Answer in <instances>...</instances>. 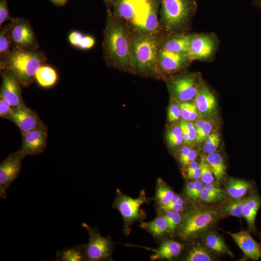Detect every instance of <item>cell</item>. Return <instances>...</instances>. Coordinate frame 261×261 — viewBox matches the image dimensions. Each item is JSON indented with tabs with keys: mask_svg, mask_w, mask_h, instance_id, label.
Wrapping results in <instances>:
<instances>
[{
	"mask_svg": "<svg viewBox=\"0 0 261 261\" xmlns=\"http://www.w3.org/2000/svg\"><path fill=\"white\" fill-rule=\"evenodd\" d=\"M218 44L219 40L213 33H192L188 55L192 61H212Z\"/></svg>",
	"mask_w": 261,
	"mask_h": 261,
	"instance_id": "8",
	"label": "cell"
},
{
	"mask_svg": "<svg viewBox=\"0 0 261 261\" xmlns=\"http://www.w3.org/2000/svg\"><path fill=\"white\" fill-rule=\"evenodd\" d=\"M203 188L209 192L219 197L222 200L224 198V195L222 189L215 186L212 183L204 184L203 185Z\"/></svg>",
	"mask_w": 261,
	"mask_h": 261,
	"instance_id": "46",
	"label": "cell"
},
{
	"mask_svg": "<svg viewBox=\"0 0 261 261\" xmlns=\"http://www.w3.org/2000/svg\"><path fill=\"white\" fill-rule=\"evenodd\" d=\"M245 200V199H237L229 203L222 210V216L241 218Z\"/></svg>",
	"mask_w": 261,
	"mask_h": 261,
	"instance_id": "33",
	"label": "cell"
},
{
	"mask_svg": "<svg viewBox=\"0 0 261 261\" xmlns=\"http://www.w3.org/2000/svg\"><path fill=\"white\" fill-rule=\"evenodd\" d=\"M203 241L205 245L214 251L220 254L233 256L223 239L217 233L211 232L207 233Z\"/></svg>",
	"mask_w": 261,
	"mask_h": 261,
	"instance_id": "24",
	"label": "cell"
},
{
	"mask_svg": "<svg viewBox=\"0 0 261 261\" xmlns=\"http://www.w3.org/2000/svg\"><path fill=\"white\" fill-rule=\"evenodd\" d=\"M95 42V39L92 36L84 35L79 49L82 50L90 49L94 46Z\"/></svg>",
	"mask_w": 261,
	"mask_h": 261,
	"instance_id": "47",
	"label": "cell"
},
{
	"mask_svg": "<svg viewBox=\"0 0 261 261\" xmlns=\"http://www.w3.org/2000/svg\"><path fill=\"white\" fill-rule=\"evenodd\" d=\"M183 246L179 242L169 239L165 240L156 250H153L154 254L151 259L170 260L178 256Z\"/></svg>",
	"mask_w": 261,
	"mask_h": 261,
	"instance_id": "21",
	"label": "cell"
},
{
	"mask_svg": "<svg viewBox=\"0 0 261 261\" xmlns=\"http://www.w3.org/2000/svg\"><path fill=\"white\" fill-rule=\"evenodd\" d=\"M191 34L177 33L164 35L160 49L176 53L188 55Z\"/></svg>",
	"mask_w": 261,
	"mask_h": 261,
	"instance_id": "17",
	"label": "cell"
},
{
	"mask_svg": "<svg viewBox=\"0 0 261 261\" xmlns=\"http://www.w3.org/2000/svg\"><path fill=\"white\" fill-rule=\"evenodd\" d=\"M220 138L216 132L211 133L205 140L203 150L207 154L216 152L220 143Z\"/></svg>",
	"mask_w": 261,
	"mask_h": 261,
	"instance_id": "35",
	"label": "cell"
},
{
	"mask_svg": "<svg viewBox=\"0 0 261 261\" xmlns=\"http://www.w3.org/2000/svg\"><path fill=\"white\" fill-rule=\"evenodd\" d=\"M160 0L146 1L129 25L133 33L144 35L160 34L162 31L158 18Z\"/></svg>",
	"mask_w": 261,
	"mask_h": 261,
	"instance_id": "7",
	"label": "cell"
},
{
	"mask_svg": "<svg viewBox=\"0 0 261 261\" xmlns=\"http://www.w3.org/2000/svg\"><path fill=\"white\" fill-rule=\"evenodd\" d=\"M193 185H194V182H189L187 184L186 188H185V192H186V194L187 196L188 195V194L191 191L193 188Z\"/></svg>",
	"mask_w": 261,
	"mask_h": 261,
	"instance_id": "52",
	"label": "cell"
},
{
	"mask_svg": "<svg viewBox=\"0 0 261 261\" xmlns=\"http://www.w3.org/2000/svg\"><path fill=\"white\" fill-rule=\"evenodd\" d=\"M203 182L199 179H196L194 182V185L190 192L187 197L192 200H196L200 196L203 188Z\"/></svg>",
	"mask_w": 261,
	"mask_h": 261,
	"instance_id": "41",
	"label": "cell"
},
{
	"mask_svg": "<svg viewBox=\"0 0 261 261\" xmlns=\"http://www.w3.org/2000/svg\"><path fill=\"white\" fill-rule=\"evenodd\" d=\"M145 0L149 1V0Z\"/></svg>",
	"mask_w": 261,
	"mask_h": 261,
	"instance_id": "56",
	"label": "cell"
},
{
	"mask_svg": "<svg viewBox=\"0 0 261 261\" xmlns=\"http://www.w3.org/2000/svg\"><path fill=\"white\" fill-rule=\"evenodd\" d=\"M146 2L145 0H116L113 15L129 23L134 18Z\"/></svg>",
	"mask_w": 261,
	"mask_h": 261,
	"instance_id": "19",
	"label": "cell"
},
{
	"mask_svg": "<svg viewBox=\"0 0 261 261\" xmlns=\"http://www.w3.org/2000/svg\"><path fill=\"white\" fill-rule=\"evenodd\" d=\"M200 167L201 178L203 183L204 184L213 183L214 180L213 174L204 157H202Z\"/></svg>",
	"mask_w": 261,
	"mask_h": 261,
	"instance_id": "37",
	"label": "cell"
},
{
	"mask_svg": "<svg viewBox=\"0 0 261 261\" xmlns=\"http://www.w3.org/2000/svg\"><path fill=\"white\" fill-rule=\"evenodd\" d=\"M244 254L252 260L261 257V248L249 232L241 231L236 233H229Z\"/></svg>",
	"mask_w": 261,
	"mask_h": 261,
	"instance_id": "18",
	"label": "cell"
},
{
	"mask_svg": "<svg viewBox=\"0 0 261 261\" xmlns=\"http://www.w3.org/2000/svg\"><path fill=\"white\" fill-rule=\"evenodd\" d=\"M175 195L174 191L161 179L157 181L155 198L160 205L169 203Z\"/></svg>",
	"mask_w": 261,
	"mask_h": 261,
	"instance_id": "28",
	"label": "cell"
},
{
	"mask_svg": "<svg viewBox=\"0 0 261 261\" xmlns=\"http://www.w3.org/2000/svg\"><path fill=\"white\" fill-rule=\"evenodd\" d=\"M20 84L12 72L5 70L3 72L0 96L8 101L13 108L24 104Z\"/></svg>",
	"mask_w": 261,
	"mask_h": 261,
	"instance_id": "14",
	"label": "cell"
},
{
	"mask_svg": "<svg viewBox=\"0 0 261 261\" xmlns=\"http://www.w3.org/2000/svg\"><path fill=\"white\" fill-rule=\"evenodd\" d=\"M146 201L144 193L133 198L118 191L114 206L119 211L125 224H130L141 217V207Z\"/></svg>",
	"mask_w": 261,
	"mask_h": 261,
	"instance_id": "11",
	"label": "cell"
},
{
	"mask_svg": "<svg viewBox=\"0 0 261 261\" xmlns=\"http://www.w3.org/2000/svg\"><path fill=\"white\" fill-rule=\"evenodd\" d=\"M252 5L259 9H261V0H251Z\"/></svg>",
	"mask_w": 261,
	"mask_h": 261,
	"instance_id": "53",
	"label": "cell"
},
{
	"mask_svg": "<svg viewBox=\"0 0 261 261\" xmlns=\"http://www.w3.org/2000/svg\"><path fill=\"white\" fill-rule=\"evenodd\" d=\"M128 23L108 14L102 43L106 63L118 70L132 73L130 45L133 33Z\"/></svg>",
	"mask_w": 261,
	"mask_h": 261,
	"instance_id": "1",
	"label": "cell"
},
{
	"mask_svg": "<svg viewBox=\"0 0 261 261\" xmlns=\"http://www.w3.org/2000/svg\"><path fill=\"white\" fill-rule=\"evenodd\" d=\"M13 42L10 33V25L1 28L0 32V55L3 59L12 51Z\"/></svg>",
	"mask_w": 261,
	"mask_h": 261,
	"instance_id": "32",
	"label": "cell"
},
{
	"mask_svg": "<svg viewBox=\"0 0 261 261\" xmlns=\"http://www.w3.org/2000/svg\"><path fill=\"white\" fill-rule=\"evenodd\" d=\"M253 187L249 181L231 177L226 183L225 188L230 197L237 199L242 198Z\"/></svg>",
	"mask_w": 261,
	"mask_h": 261,
	"instance_id": "22",
	"label": "cell"
},
{
	"mask_svg": "<svg viewBox=\"0 0 261 261\" xmlns=\"http://www.w3.org/2000/svg\"><path fill=\"white\" fill-rule=\"evenodd\" d=\"M200 198L205 203H215L222 200L220 198L209 192L204 188H203Z\"/></svg>",
	"mask_w": 261,
	"mask_h": 261,
	"instance_id": "44",
	"label": "cell"
},
{
	"mask_svg": "<svg viewBox=\"0 0 261 261\" xmlns=\"http://www.w3.org/2000/svg\"><path fill=\"white\" fill-rule=\"evenodd\" d=\"M107 3H109L112 2V0H104Z\"/></svg>",
	"mask_w": 261,
	"mask_h": 261,
	"instance_id": "55",
	"label": "cell"
},
{
	"mask_svg": "<svg viewBox=\"0 0 261 261\" xmlns=\"http://www.w3.org/2000/svg\"><path fill=\"white\" fill-rule=\"evenodd\" d=\"M184 201L179 195H175L168 203L160 206V209L164 211H174L181 212L184 209Z\"/></svg>",
	"mask_w": 261,
	"mask_h": 261,
	"instance_id": "36",
	"label": "cell"
},
{
	"mask_svg": "<svg viewBox=\"0 0 261 261\" xmlns=\"http://www.w3.org/2000/svg\"><path fill=\"white\" fill-rule=\"evenodd\" d=\"M82 225L88 231L89 234V240L85 246L86 259L92 261L108 259L111 256L112 249L110 240L102 236L87 224L84 223Z\"/></svg>",
	"mask_w": 261,
	"mask_h": 261,
	"instance_id": "9",
	"label": "cell"
},
{
	"mask_svg": "<svg viewBox=\"0 0 261 261\" xmlns=\"http://www.w3.org/2000/svg\"><path fill=\"white\" fill-rule=\"evenodd\" d=\"M22 142L19 150L25 156L41 154L46 146L47 128L44 125L27 132H22Z\"/></svg>",
	"mask_w": 261,
	"mask_h": 261,
	"instance_id": "12",
	"label": "cell"
},
{
	"mask_svg": "<svg viewBox=\"0 0 261 261\" xmlns=\"http://www.w3.org/2000/svg\"><path fill=\"white\" fill-rule=\"evenodd\" d=\"M181 117L180 103L171 100L167 111V119L169 122H175Z\"/></svg>",
	"mask_w": 261,
	"mask_h": 261,
	"instance_id": "38",
	"label": "cell"
},
{
	"mask_svg": "<svg viewBox=\"0 0 261 261\" xmlns=\"http://www.w3.org/2000/svg\"><path fill=\"white\" fill-rule=\"evenodd\" d=\"M9 19L8 9L6 0L0 1V27L6 20Z\"/></svg>",
	"mask_w": 261,
	"mask_h": 261,
	"instance_id": "45",
	"label": "cell"
},
{
	"mask_svg": "<svg viewBox=\"0 0 261 261\" xmlns=\"http://www.w3.org/2000/svg\"><path fill=\"white\" fill-rule=\"evenodd\" d=\"M9 25L11 39L16 47L26 49L34 44V33L28 22L21 19H14Z\"/></svg>",
	"mask_w": 261,
	"mask_h": 261,
	"instance_id": "15",
	"label": "cell"
},
{
	"mask_svg": "<svg viewBox=\"0 0 261 261\" xmlns=\"http://www.w3.org/2000/svg\"><path fill=\"white\" fill-rule=\"evenodd\" d=\"M13 109L9 102L0 96V116L11 121Z\"/></svg>",
	"mask_w": 261,
	"mask_h": 261,
	"instance_id": "39",
	"label": "cell"
},
{
	"mask_svg": "<svg viewBox=\"0 0 261 261\" xmlns=\"http://www.w3.org/2000/svg\"><path fill=\"white\" fill-rule=\"evenodd\" d=\"M162 38L160 34L133 33L130 45L132 73L163 78L159 66V53Z\"/></svg>",
	"mask_w": 261,
	"mask_h": 261,
	"instance_id": "2",
	"label": "cell"
},
{
	"mask_svg": "<svg viewBox=\"0 0 261 261\" xmlns=\"http://www.w3.org/2000/svg\"><path fill=\"white\" fill-rule=\"evenodd\" d=\"M171 100L179 103L194 100L202 82L198 72L182 71L164 78Z\"/></svg>",
	"mask_w": 261,
	"mask_h": 261,
	"instance_id": "6",
	"label": "cell"
},
{
	"mask_svg": "<svg viewBox=\"0 0 261 261\" xmlns=\"http://www.w3.org/2000/svg\"><path fill=\"white\" fill-rule=\"evenodd\" d=\"M192 61L187 54L159 50V66L163 79L185 71Z\"/></svg>",
	"mask_w": 261,
	"mask_h": 261,
	"instance_id": "13",
	"label": "cell"
},
{
	"mask_svg": "<svg viewBox=\"0 0 261 261\" xmlns=\"http://www.w3.org/2000/svg\"><path fill=\"white\" fill-rule=\"evenodd\" d=\"M197 156V152L195 149H191L186 157L180 162L183 165H188L193 161L195 160Z\"/></svg>",
	"mask_w": 261,
	"mask_h": 261,
	"instance_id": "49",
	"label": "cell"
},
{
	"mask_svg": "<svg viewBox=\"0 0 261 261\" xmlns=\"http://www.w3.org/2000/svg\"><path fill=\"white\" fill-rule=\"evenodd\" d=\"M56 261H81L86 259L85 246L77 245L69 247L56 253Z\"/></svg>",
	"mask_w": 261,
	"mask_h": 261,
	"instance_id": "27",
	"label": "cell"
},
{
	"mask_svg": "<svg viewBox=\"0 0 261 261\" xmlns=\"http://www.w3.org/2000/svg\"><path fill=\"white\" fill-rule=\"evenodd\" d=\"M44 61L40 53L16 47L1 60L0 67L12 72L21 85L28 87Z\"/></svg>",
	"mask_w": 261,
	"mask_h": 261,
	"instance_id": "4",
	"label": "cell"
},
{
	"mask_svg": "<svg viewBox=\"0 0 261 261\" xmlns=\"http://www.w3.org/2000/svg\"><path fill=\"white\" fill-rule=\"evenodd\" d=\"M187 261H212L214 258L201 244L196 243L189 250L186 259Z\"/></svg>",
	"mask_w": 261,
	"mask_h": 261,
	"instance_id": "30",
	"label": "cell"
},
{
	"mask_svg": "<svg viewBox=\"0 0 261 261\" xmlns=\"http://www.w3.org/2000/svg\"><path fill=\"white\" fill-rule=\"evenodd\" d=\"M160 23L164 35L185 33L197 8L196 0H160Z\"/></svg>",
	"mask_w": 261,
	"mask_h": 261,
	"instance_id": "3",
	"label": "cell"
},
{
	"mask_svg": "<svg viewBox=\"0 0 261 261\" xmlns=\"http://www.w3.org/2000/svg\"><path fill=\"white\" fill-rule=\"evenodd\" d=\"M165 212L163 217L167 222V231L172 232L181 223L183 219L182 217L180 212L168 211Z\"/></svg>",
	"mask_w": 261,
	"mask_h": 261,
	"instance_id": "34",
	"label": "cell"
},
{
	"mask_svg": "<svg viewBox=\"0 0 261 261\" xmlns=\"http://www.w3.org/2000/svg\"><path fill=\"white\" fill-rule=\"evenodd\" d=\"M194 100L198 111L202 115H209L216 108L217 102L214 95L203 82Z\"/></svg>",
	"mask_w": 261,
	"mask_h": 261,
	"instance_id": "20",
	"label": "cell"
},
{
	"mask_svg": "<svg viewBox=\"0 0 261 261\" xmlns=\"http://www.w3.org/2000/svg\"><path fill=\"white\" fill-rule=\"evenodd\" d=\"M205 159L217 180L220 181L226 174V166L221 155L216 152L208 154Z\"/></svg>",
	"mask_w": 261,
	"mask_h": 261,
	"instance_id": "26",
	"label": "cell"
},
{
	"mask_svg": "<svg viewBox=\"0 0 261 261\" xmlns=\"http://www.w3.org/2000/svg\"><path fill=\"white\" fill-rule=\"evenodd\" d=\"M13 108L11 121L16 125L21 132H27L44 125L37 114L25 104Z\"/></svg>",
	"mask_w": 261,
	"mask_h": 261,
	"instance_id": "16",
	"label": "cell"
},
{
	"mask_svg": "<svg viewBox=\"0 0 261 261\" xmlns=\"http://www.w3.org/2000/svg\"><path fill=\"white\" fill-rule=\"evenodd\" d=\"M179 125L181 128L184 137V143L186 144H190L189 136V129L187 125V121L182 120L180 121Z\"/></svg>",
	"mask_w": 261,
	"mask_h": 261,
	"instance_id": "48",
	"label": "cell"
},
{
	"mask_svg": "<svg viewBox=\"0 0 261 261\" xmlns=\"http://www.w3.org/2000/svg\"><path fill=\"white\" fill-rule=\"evenodd\" d=\"M35 78L38 84L43 87H49L55 84L58 80L56 70L48 65H42L37 71Z\"/></svg>",
	"mask_w": 261,
	"mask_h": 261,
	"instance_id": "25",
	"label": "cell"
},
{
	"mask_svg": "<svg viewBox=\"0 0 261 261\" xmlns=\"http://www.w3.org/2000/svg\"><path fill=\"white\" fill-rule=\"evenodd\" d=\"M191 148L188 146H183L180 150L179 154V161H181L189 152Z\"/></svg>",
	"mask_w": 261,
	"mask_h": 261,
	"instance_id": "51",
	"label": "cell"
},
{
	"mask_svg": "<svg viewBox=\"0 0 261 261\" xmlns=\"http://www.w3.org/2000/svg\"><path fill=\"white\" fill-rule=\"evenodd\" d=\"M142 226L156 237L161 236L168 230L167 222L163 216L157 217L149 222H143Z\"/></svg>",
	"mask_w": 261,
	"mask_h": 261,
	"instance_id": "29",
	"label": "cell"
},
{
	"mask_svg": "<svg viewBox=\"0 0 261 261\" xmlns=\"http://www.w3.org/2000/svg\"><path fill=\"white\" fill-rule=\"evenodd\" d=\"M194 105V103H191L189 102L180 103L181 116L183 120L189 121V116Z\"/></svg>",
	"mask_w": 261,
	"mask_h": 261,
	"instance_id": "42",
	"label": "cell"
},
{
	"mask_svg": "<svg viewBox=\"0 0 261 261\" xmlns=\"http://www.w3.org/2000/svg\"><path fill=\"white\" fill-rule=\"evenodd\" d=\"M84 35L80 32L73 31L68 36V40L72 45L79 48Z\"/></svg>",
	"mask_w": 261,
	"mask_h": 261,
	"instance_id": "43",
	"label": "cell"
},
{
	"mask_svg": "<svg viewBox=\"0 0 261 261\" xmlns=\"http://www.w3.org/2000/svg\"><path fill=\"white\" fill-rule=\"evenodd\" d=\"M166 140L168 146L171 148H176L183 144V134L179 124L171 127L167 130Z\"/></svg>",
	"mask_w": 261,
	"mask_h": 261,
	"instance_id": "31",
	"label": "cell"
},
{
	"mask_svg": "<svg viewBox=\"0 0 261 261\" xmlns=\"http://www.w3.org/2000/svg\"><path fill=\"white\" fill-rule=\"evenodd\" d=\"M25 156L18 150L9 154L0 164V197L6 198V191L18 177Z\"/></svg>",
	"mask_w": 261,
	"mask_h": 261,
	"instance_id": "10",
	"label": "cell"
},
{
	"mask_svg": "<svg viewBox=\"0 0 261 261\" xmlns=\"http://www.w3.org/2000/svg\"><path fill=\"white\" fill-rule=\"evenodd\" d=\"M212 125L208 121H206L204 124L197 131L196 141L198 143H201L211 134L212 130Z\"/></svg>",
	"mask_w": 261,
	"mask_h": 261,
	"instance_id": "40",
	"label": "cell"
},
{
	"mask_svg": "<svg viewBox=\"0 0 261 261\" xmlns=\"http://www.w3.org/2000/svg\"><path fill=\"white\" fill-rule=\"evenodd\" d=\"M261 205V200L257 195L246 198L243 207L242 217L247 222L251 230H255V222L258 211Z\"/></svg>",
	"mask_w": 261,
	"mask_h": 261,
	"instance_id": "23",
	"label": "cell"
},
{
	"mask_svg": "<svg viewBox=\"0 0 261 261\" xmlns=\"http://www.w3.org/2000/svg\"><path fill=\"white\" fill-rule=\"evenodd\" d=\"M52 2L58 5H62L65 3L67 0H51Z\"/></svg>",
	"mask_w": 261,
	"mask_h": 261,
	"instance_id": "54",
	"label": "cell"
},
{
	"mask_svg": "<svg viewBox=\"0 0 261 261\" xmlns=\"http://www.w3.org/2000/svg\"><path fill=\"white\" fill-rule=\"evenodd\" d=\"M187 177L189 179H199L201 178V169L200 164L199 167L193 171L187 174Z\"/></svg>",
	"mask_w": 261,
	"mask_h": 261,
	"instance_id": "50",
	"label": "cell"
},
{
	"mask_svg": "<svg viewBox=\"0 0 261 261\" xmlns=\"http://www.w3.org/2000/svg\"><path fill=\"white\" fill-rule=\"evenodd\" d=\"M219 217L214 208L196 206L185 214L179 226L178 235L184 240L195 237L216 222Z\"/></svg>",
	"mask_w": 261,
	"mask_h": 261,
	"instance_id": "5",
	"label": "cell"
}]
</instances>
